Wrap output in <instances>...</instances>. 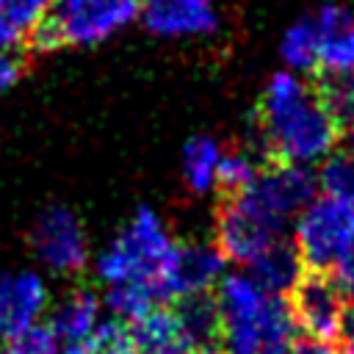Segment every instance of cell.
Wrapping results in <instances>:
<instances>
[{"mask_svg": "<svg viewBox=\"0 0 354 354\" xmlns=\"http://www.w3.org/2000/svg\"><path fill=\"white\" fill-rule=\"evenodd\" d=\"M290 221L266 207L249 188L230 194L216 216V246L224 260L249 266L268 246L282 241Z\"/></svg>", "mask_w": 354, "mask_h": 354, "instance_id": "5b68a950", "label": "cell"}, {"mask_svg": "<svg viewBox=\"0 0 354 354\" xmlns=\"http://www.w3.org/2000/svg\"><path fill=\"white\" fill-rule=\"evenodd\" d=\"M224 149L210 136H194L183 149V180L185 188L196 196L210 194L218 185V166Z\"/></svg>", "mask_w": 354, "mask_h": 354, "instance_id": "2e32d148", "label": "cell"}, {"mask_svg": "<svg viewBox=\"0 0 354 354\" xmlns=\"http://www.w3.org/2000/svg\"><path fill=\"white\" fill-rule=\"evenodd\" d=\"M86 346H88L91 354H138L130 329L119 318L105 321V324H97V329L86 340Z\"/></svg>", "mask_w": 354, "mask_h": 354, "instance_id": "603a6c76", "label": "cell"}, {"mask_svg": "<svg viewBox=\"0 0 354 354\" xmlns=\"http://www.w3.org/2000/svg\"><path fill=\"white\" fill-rule=\"evenodd\" d=\"M290 313L301 335L332 343L337 340L346 296L326 271H307L290 290Z\"/></svg>", "mask_w": 354, "mask_h": 354, "instance_id": "ba28073f", "label": "cell"}, {"mask_svg": "<svg viewBox=\"0 0 354 354\" xmlns=\"http://www.w3.org/2000/svg\"><path fill=\"white\" fill-rule=\"evenodd\" d=\"M335 271V282H337V288L343 290V296L348 299V301H354V243L348 246V252L340 257V263L332 268Z\"/></svg>", "mask_w": 354, "mask_h": 354, "instance_id": "484cf974", "label": "cell"}, {"mask_svg": "<svg viewBox=\"0 0 354 354\" xmlns=\"http://www.w3.org/2000/svg\"><path fill=\"white\" fill-rule=\"evenodd\" d=\"M224 277V254L213 243H177L169 274H166V301L207 293Z\"/></svg>", "mask_w": 354, "mask_h": 354, "instance_id": "30bf717a", "label": "cell"}, {"mask_svg": "<svg viewBox=\"0 0 354 354\" xmlns=\"http://www.w3.org/2000/svg\"><path fill=\"white\" fill-rule=\"evenodd\" d=\"M318 30L321 75L354 77V11L337 0H326L313 17Z\"/></svg>", "mask_w": 354, "mask_h": 354, "instance_id": "7c38bea8", "label": "cell"}, {"mask_svg": "<svg viewBox=\"0 0 354 354\" xmlns=\"http://www.w3.org/2000/svg\"><path fill=\"white\" fill-rule=\"evenodd\" d=\"M105 304L119 321L133 324L141 315H147L149 310H155L160 301H158L155 290L144 282H119V285H108Z\"/></svg>", "mask_w": 354, "mask_h": 354, "instance_id": "d6986e66", "label": "cell"}, {"mask_svg": "<svg viewBox=\"0 0 354 354\" xmlns=\"http://www.w3.org/2000/svg\"><path fill=\"white\" fill-rule=\"evenodd\" d=\"M318 102L332 116V122L343 127H354V77L340 75H321V83L315 88Z\"/></svg>", "mask_w": 354, "mask_h": 354, "instance_id": "44dd1931", "label": "cell"}, {"mask_svg": "<svg viewBox=\"0 0 354 354\" xmlns=\"http://www.w3.org/2000/svg\"><path fill=\"white\" fill-rule=\"evenodd\" d=\"M174 310H177L183 326L188 329V335H191V340L196 343L199 351H205L207 346H213L216 340H221L218 307H216V299H210L207 293L177 299V307Z\"/></svg>", "mask_w": 354, "mask_h": 354, "instance_id": "e0dca14e", "label": "cell"}, {"mask_svg": "<svg viewBox=\"0 0 354 354\" xmlns=\"http://www.w3.org/2000/svg\"><path fill=\"white\" fill-rule=\"evenodd\" d=\"M100 296L88 288L66 293L50 315V329L61 343H86L100 324Z\"/></svg>", "mask_w": 354, "mask_h": 354, "instance_id": "9a60e30c", "label": "cell"}, {"mask_svg": "<svg viewBox=\"0 0 354 354\" xmlns=\"http://www.w3.org/2000/svg\"><path fill=\"white\" fill-rule=\"evenodd\" d=\"M138 17L160 39L207 36L218 25L216 0H138Z\"/></svg>", "mask_w": 354, "mask_h": 354, "instance_id": "9c48e42d", "label": "cell"}, {"mask_svg": "<svg viewBox=\"0 0 354 354\" xmlns=\"http://www.w3.org/2000/svg\"><path fill=\"white\" fill-rule=\"evenodd\" d=\"M17 39H19V33L0 17V53H11L14 44H17Z\"/></svg>", "mask_w": 354, "mask_h": 354, "instance_id": "f1b7e54d", "label": "cell"}, {"mask_svg": "<svg viewBox=\"0 0 354 354\" xmlns=\"http://www.w3.org/2000/svg\"><path fill=\"white\" fill-rule=\"evenodd\" d=\"M318 191L321 196L354 205V158L351 152H332L326 160L318 163Z\"/></svg>", "mask_w": 354, "mask_h": 354, "instance_id": "ffe728a7", "label": "cell"}, {"mask_svg": "<svg viewBox=\"0 0 354 354\" xmlns=\"http://www.w3.org/2000/svg\"><path fill=\"white\" fill-rule=\"evenodd\" d=\"M246 268H249L246 274L271 296L290 293L293 285L299 282V277L304 274V263H301L296 246L285 238L277 241L274 246H268L263 254H257Z\"/></svg>", "mask_w": 354, "mask_h": 354, "instance_id": "5bb4252c", "label": "cell"}, {"mask_svg": "<svg viewBox=\"0 0 354 354\" xmlns=\"http://www.w3.org/2000/svg\"><path fill=\"white\" fill-rule=\"evenodd\" d=\"M130 335L136 340L138 354H199L177 310H149L147 315L133 321Z\"/></svg>", "mask_w": 354, "mask_h": 354, "instance_id": "4fadbf2b", "label": "cell"}, {"mask_svg": "<svg viewBox=\"0 0 354 354\" xmlns=\"http://www.w3.org/2000/svg\"><path fill=\"white\" fill-rule=\"evenodd\" d=\"M19 72H22L19 58H17L14 53H0V94L17 83Z\"/></svg>", "mask_w": 354, "mask_h": 354, "instance_id": "4316f807", "label": "cell"}, {"mask_svg": "<svg viewBox=\"0 0 354 354\" xmlns=\"http://www.w3.org/2000/svg\"><path fill=\"white\" fill-rule=\"evenodd\" d=\"M279 58L290 72H310L318 66V30L313 17L296 19L279 39Z\"/></svg>", "mask_w": 354, "mask_h": 354, "instance_id": "ac0fdd59", "label": "cell"}, {"mask_svg": "<svg viewBox=\"0 0 354 354\" xmlns=\"http://www.w3.org/2000/svg\"><path fill=\"white\" fill-rule=\"evenodd\" d=\"M346 354H354V348H351V351H346Z\"/></svg>", "mask_w": 354, "mask_h": 354, "instance_id": "1f68e13d", "label": "cell"}, {"mask_svg": "<svg viewBox=\"0 0 354 354\" xmlns=\"http://www.w3.org/2000/svg\"><path fill=\"white\" fill-rule=\"evenodd\" d=\"M216 307L227 354H288L299 337L290 304L266 293L249 274L218 279Z\"/></svg>", "mask_w": 354, "mask_h": 354, "instance_id": "7a4b0ae2", "label": "cell"}, {"mask_svg": "<svg viewBox=\"0 0 354 354\" xmlns=\"http://www.w3.org/2000/svg\"><path fill=\"white\" fill-rule=\"evenodd\" d=\"M174 238L152 207H141L97 257V277L105 285L144 282L166 301V274L174 257Z\"/></svg>", "mask_w": 354, "mask_h": 354, "instance_id": "3957f363", "label": "cell"}, {"mask_svg": "<svg viewBox=\"0 0 354 354\" xmlns=\"http://www.w3.org/2000/svg\"><path fill=\"white\" fill-rule=\"evenodd\" d=\"M138 17V0H53L36 39L41 47H91Z\"/></svg>", "mask_w": 354, "mask_h": 354, "instance_id": "277c9868", "label": "cell"}, {"mask_svg": "<svg viewBox=\"0 0 354 354\" xmlns=\"http://www.w3.org/2000/svg\"><path fill=\"white\" fill-rule=\"evenodd\" d=\"M260 166L254 160V155L235 149V152H224L221 155V166H218V185H224L230 194L243 191L254 177H257Z\"/></svg>", "mask_w": 354, "mask_h": 354, "instance_id": "cb8c5ba5", "label": "cell"}, {"mask_svg": "<svg viewBox=\"0 0 354 354\" xmlns=\"http://www.w3.org/2000/svg\"><path fill=\"white\" fill-rule=\"evenodd\" d=\"M337 340L343 343V351L354 348V301H346V307H343L340 326H337Z\"/></svg>", "mask_w": 354, "mask_h": 354, "instance_id": "83f0119b", "label": "cell"}, {"mask_svg": "<svg viewBox=\"0 0 354 354\" xmlns=\"http://www.w3.org/2000/svg\"><path fill=\"white\" fill-rule=\"evenodd\" d=\"M351 158H354V127H351Z\"/></svg>", "mask_w": 354, "mask_h": 354, "instance_id": "f546056e", "label": "cell"}, {"mask_svg": "<svg viewBox=\"0 0 354 354\" xmlns=\"http://www.w3.org/2000/svg\"><path fill=\"white\" fill-rule=\"evenodd\" d=\"M310 271H332L354 243V205L315 196L293 218L290 241Z\"/></svg>", "mask_w": 354, "mask_h": 354, "instance_id": "8992f818", "label": "cell"}, {"mask_svg": "<svg viewBox=\"0 0 354 354\" xmlns=\"http://www.w3.org/2000/svg\"><path fill=\"white\" fill-rule=\"evenodd\" d=\"M58 337L50 326H30L8 340H3L0 346V354H61L58 348Z\"/></svg>", "mask_w": 354, "mask_h": 354, "instance_id": "d4e9b609", "label": "cell"}, {"mask_svg": "<svg viewBox=\"0 0 354 354\" xmlns=\"http://www.w3.org/2000/svg\"><path fill=\"white\" fill-rule=\"evenodd\" d=\"M53 0H0V17L22 36L36 33L39 25L47 19Z\"/></svg>", "mask_w": 354, "mask_h": 354, "instance_id": "7402d4cb", "label": "cell"}, {"mask_svg": "<svg viewBox=\"0 0 354 354\" xmlns=\"http://www.w3.org/2000/svg\"><path fill=\"white\" fill-rule=\"evenodd\" d=\"M260 133L266 149L282 163L318 166L335 152L340 127L299 72L279 69L260 97Z\"/></svg>", "mask_w": 354, "mask_h": 354, "instance_id": "6da1fadb", "label": "cell"}, {"mask_svg": "<svg viewBox=\"0 0 354 354\" xmlns=\"http://www.w3.org/2000/svg\"><path fill=\"white\" fill-rule=\"evenodd\" d=\"M30 249L44 268L61 277H75L88 263V235L77 213L66 205L44 207L30 227Z\"/></svg>", "mask_w": 354, "mask_h": 354, "instance_id": "52a82bcc", "label": "cell"}, {"mask_svg": "<svg viewBox=\"0 0 354 354\" xmlns=\"http://www.w3.org/2000/svg\"><path fill=\"white\" fill-rule=\"evenodd\" d=\"M199 354H227V351H207V348H205V351H199Z\"/></svg>", "mask_w": 354, "mask_h": 354, "instance_id": "4dcf8cb0", "label": "cell"}, {"mask_svg": "<svg viewBox=\"0 0 354 354\" xmlns=\"http://www.w3.org/2000/svg\"><path fill=\"white\" fill-rule=\"evenodd\" d=\"M47 301V285L36 271L0 274V337L8 340L36 326Z\"/></svg>", "mask_w": 354, "mask_h": 354, "instance_id": "8fae6325", "label": "cell"}]
</instances>
